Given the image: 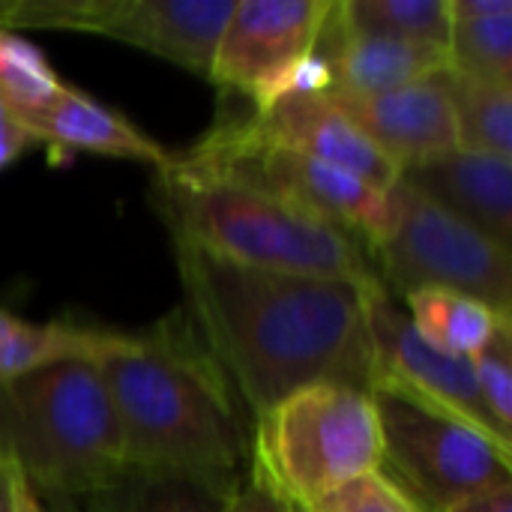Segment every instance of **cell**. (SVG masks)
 Returning <instances> with one entry per match:
<instances>
[{
	"label": "cell",
	"instance_id": "6da1fadb",
	"mask_svg": "<svg viewBox=\"0 0 512 512\" xmlns=\"http://www.w3.org/2000/svg\"><path fill=\"white\" fill-rule=\"evenodd\" d=\"M174 258L183 312L252 420L321 381L372 393L366 303L381 285L252 270L183 240H174Z\"/></svg>",
	"mask_w": 512,
	"mask_h": 512
},
{
	"label": "cell",
	"instance_id": "7a4b0ae2",
	"mask_svg": "<svg viewBox=\"0 0 512 512\" xmlns=\"http://www.w3.org/2000/svg\"><path fill=\"white\" fill-rule=\"evenodd\" d=\"M99 369L132 471L180 474L228 489L252 471V414L186 312L135 333L132 345Z\"/></svg>",
	"mask_w": 512,
	"mask_h": 512
},
{
	"label": "cell",
	"instance_id": "3957f363",
	"mask_svg": "<svg viewBox=\"0 0 512 512\" xmlns=\"http://www.w3.org/2000/svg\"><path fill=\"white\" fill-rule=\"evenodd\" d=\"M153 204L174 240L240 267L381 285L369 249L345 228L264 183L204 165L189 153L156 171Z\"/></svg>",
	"mask_w": 512,
	"mask_h": 512
},
{
	"label": "cell",
	"instance_id": "277c9868",
	"mask_svg": "<svg viewBox=\"0 0 512 512\" xmlns=\"http://www.w3.org/2000/svg\"><path fill=\"white\" fill-rule=\"evenodd\" d=\"M0 453L36 495L78 501L117 483L126 444L93 360H63L0 384Z\"/></svg>",
	"mask_w": 512,
	"mask_h": 512
},
{
	"label": "cell",
	"instance_id": "5b68a950",
	"mask_svg": "<svg viewBox=\"0 0 512 512\" xmlns=\"http://www.w3.org/2000/svg\"><path fill=\"white\" fill-rule=\"evenodd\" d=\"M252 468L297 507L381 468V426L369 390L321 381L252 420Z\"/></svg>",
	"mask_w": 512,
	"mask_h": 512
},
{
	"label": "cell",
	"instance_id": "8992f818",
	"mask_svg": "<svg viewBox=\"0 0 512 512\" xmlns=\"http://www.w3.org/2000/svg\"><path fill=\"white\" fill-rule=\"evenodd\" d=\"M390 228L369 246L387 294L444 288L512 318V249L498 246L402 177L390 189Z\"/></svg>",
	"mask_w": 512,
	"mask_h": 512
},
{
	"label": "cell",
	"instance_id": "52a82bcc",
	"mask_svg": "<svg viewBox=\"0 0 512 512\" xmlns=\"http://www.w3.org/2000/svg\"><path fill=\"white\" fill-rule=\"evenodd\" d=\"M381 426V474L420 512H447L462 498L512 480V450L480 429L393 387H372Z\"/></svg>",
	"mask_w": 512,
	"mask_h": 512
},
{
	"label": "cell",
	"instance_id": "ba28073f",
	"mask_svg": "<svg viewBox=\"0 0 512 512\" xmlns=\"http://www.w3.org/2000/svg\"><path fill=\"white\" fill-rule=\"evenodd\" d=\"M189 156L264 183L267 189L345 228L366 249L375 246L390 228V192H381L372 183L306 153L261 141L243 126V120L216 126L189 150Z\"/></svg>",
	"mask_w": 512,
	"mask_h": 512
},
{
	"label": "cell",
	"instance_id": "9c48e42d",
	"mask_svg": "<svg viewBox=\"0 0 512 512\" xmlns=\"http://www.w3.org/2000/svg\"><path fill=\"white\" fill-rule=\"evenodd\" d=\"M234 0H15L9 27L96 33L210 75Z\"/></svg>",
	"mask_w": 512,
	"mask_h": 512
},
{
	"label": "cell",
	"instance_id": "30bf717a",
	"mask_svg": "<svg viewBox=\"0 0 512 512\" xmlns=\"http://www.w3.org/2000/svg\"><path fill=\"white\" fill-rule=\"evenodd\" d=\"M330 6L333 0H234L207 78L264 111L315 51Z\"/></svg>",
	"mask_w": 512,
	"mask_h": 512
},
{
	"label": "cell",
	"instance_id": "8fae6325",
	"mask_svg": "<svg viewBox=\"0 0 512 512\" xmlns=\"http://www.w3.org/2000/svg\"><path fill=\"white\" fill-rule=\"evenodd\" d=\"M366 324L372 342L375 387H393L429 408H438L480 429L492 441L512 450V438L498 429L480 399L471 360L450 357L420 339L405 309L393 300V294L384 291V285L369 294Z\"/></svg>",
	"mask_w": 512,
	"mask_h": 512
},
{
	"label": "cell",
	"instance_id": "7c38bea8",
	"mask_svg": "<svg viewBox=\"0 0 512 512\" xmlns=\"http://www.w3.org/2000/svg\"><path fill=\"white\" fill-rule=\"evenodd\" d=\"M327 99L375 144V150L387 162L399 168V174L405 168L459 150L456 114L444 84V72L378 96Z\"/></svg>",
	"mask_w": 512,
	"mask_h": 512
},
{
	"label": "cell",
	"instance_id": "4fadbf2b",
	"mask_svg": "<svg viewBox=\"0 0 512 512\" xmlns=\"http://www.w3.org/2000/svg\"><path fill=\"white\" fill-rule=\"evenodd\" d=\"M243 126L261 141L342 168L381 192H390L399 180V168L327 96H285L264 111H252Z\"/></svg>",
	"mask_w": 512,
	"mask_h": 512
},
{
	"label": "cell",
	"instance_id": "5bb4252c",
	"mask_svg": "<svg viewBox=\"0 0 512 512\" xmlns=\"http://www.w3.org/2000/svg\"><path fill=\"white\" fill-rule=\"evenodd\" d=\"M315 54L330 69V90L324 96L342 99L378 96L405 84L435 78L447 69V48L351 33L339 24L333 6L321 27Z\"/></svg>",
	"mask_w": 512,
	"mask_h": 512
},
{
	"label": "cell",
	"instance_id": "9a60e30c",
	"mask_svg": "<svg viewBox=\"0 0 512 512\" xmlns=\"http://www.w3.org/2000/svg\"><path fill=\"white\" fill-rule=\"evenodd\" d=\"M399 177L498 246H512V159L453 150Z\"/></svg>",
	"mask_w": 512,
	"mask_h": 512
},
{
	"label": "cell",
	"instance_id": "2e32d148",
	"mask_svg": "<svg viewBox=\"0 0 512 512\" xmlns=\"http://www.w3.org/2000/svg\"><path fill=\"white\" fill-rule=\"evenodd\" d=\"M24 126L33 132L36 144H48L54 150H75V153H96L111 159H135L144 165H153L156 171L168 168L174 162V153L165 150L159 141L144 135L135 123H129L114 108L96 102L93 96L63 87V93L24 120Z\"/></svg>",
	"mask_w": 512,
	"mask_h": 512
},
{
	"label": "cell",
	"instance_id": "e0dca14e",
	"mask_svg": "<svg viewBox=\"0 0 512 512\" xmlns=\"http://www.w3.org/2000/svg\"><path fill=\"white\" fill-rule=\"evenodd\" d=\"M135 336L93 330L69 321H24L0 309V384L63 360L102 363L132 345Z\"/></svg>",
	"mask_w": 512,
	"mask_h": 512
},
{
	"label": "cell",
	"instance_id": "ac0fdd59",
	"mask_svg": "<svg viewBox=\"0 0 512 512\" xmlns=\"http://www.w3.org/2000/svg\"><path fill=\"white\" fill-rule=\"evenodd\" d=\"M402 303L420 339L459 360H474L501 330L512 327V318L459 291L426 288L405 294Z\"/></svg>",
	"mask_w": 512,
	"mask_h": 512
},
{
	"label": "cell",
	"instance_id": "d6986e66",
	"mask_svg": "<svg viewBox=\"0 0 512 512\" xmlns=\"http://www.w3.org/2000/svg\"><path fill=\"white\" fill-rule=\"evenodd\" d=\"M234 489L195 477L129 468L117 483L78 498V504L81 512H228Z\"/></svg>",
	"mask_w": 512,
	"mask_h": 512
},
{
	"label": "cell",
	"instance_id": "ffe728a7",
	"mask_svg": "<svg viewBox=\"0 0 512 512\" xmlns=\"http://www.w3.org/2000/svg\"><path fill=\"white\" fill-rule=\"evenodd\" d=\"M459 150L512 159V84L468 81L444 69Z\"/></svg>",
	"mask_w": 512,
	"mask_h": 512
},
{
	"label": "cell",
	"instance_id": "44dd1931",
	"mask_svg": "<svg viewBox=\"0 0 512 512\" xmlns=\"http://www.w3.org/2000/svg\"><path fill=\"white\" fill-rule=\"evenodd\" d=\"M333 15L351 33L447 48V0H333Z\"/></svg>",
	"mask_w": 512,
	"mask_h": 512
},
{
	"label": "cell",
	"instance_id": "7402d4cb",
	"mask_svg": "<svg viewBox=\"0 0 512 512\" xmlns=\"http://www.w3.org/2000/svg\"><path fill=\"white\" fill-rule=\"evenodd\" d=\"M447 72L468 81L512 84V12L450 21Z\"/></svg>",
	"mask_w": 512,
	"mask_h": 512
},
{
	"label": "cell",
	"instance_id": "603a6c76",
	"mask_svg": "<svg viewBox=\"0 0 512 512\" xmlns=\"http://www.w3.org/2000/svg\"><path fill=\"white\" fill-rule=\"evenodd\" d=\"M66 81L51 69L45 54L15 36L12 30H0V105L15 114L21 123L48 108Z\"/></svg>",
	"mask_w": 512,
	"mask_h": 512
},
{
	"label": "cell",
	"instance_id": "cb8c5ba5",
	"mask_svg": "<svg viewBox=\"0 0 512 512\" xmlns=\"http://www.w3.org/2000/svg\"><path fill=\"white\" fill-rule=\"evenodd\" d=\"M480 399L498 429L512 438V327L501 330L474 360Z\"/></svg>",
	"mask_w": 512,
	"mask_h": 512
},
{
	"label": "cell",
	"instance_id": "d4e9b609",
	"mask_svg": "<svg viewBox=\"0 0 512 512\" xmlns=\"http://www.w3.org/2000/svg\"><path fill=\"white\" fill-rule=\"evenodd\" d=\"M306 512H420L414 501L390 483L381 471H372L327 498L315 501L312 507H303Z\"/></svg>",
	"mask_w": 512,
	"mask_h": 512
},
{
	"label": "cell",
	"instance_id": "484cf974",
	"mask_svg": "<svg viewBox=\"0 0 512 512\" xmlns=\"http://www.w3.org/2000/svg\"><path fill=\"white\" fill-rule=\"evenodd\" d=\"M228 512H291V504L252 468L231 492Z\"/></svg>",
	"mask_w": 512,
	"mask_h": 512
},
{
	"label": "cell",
	"instance_id": "4316f807",
	"mask_svg": "<svg viewBox=\"0 0 512 512\" xmlns=\"http://www.w3.org/2000/svg\"><path fill=\"white\" fill-rule=\"evenodd\" d=\"M30 147H36L33 132L15 114H9L0 105V171H6L12 162H18L21 153L30 150Z\"/></svg>",
	"mask_w": 512,
	"mask_h": 512
},
{
	"label": "cell",
	"instance_id": "83f0119b",
	"mask_svg": "<svg viewBox=\"0 0 512 512\" xmlns=\"http://www.w3.org/2000/svg\"><path fill=\"white\" fill-rule=\"evenodd\" d=\"M447 512H512V480L486 486L468 498H462L456 507Z\"/></svg>",
	"mask_w": 512,
	"mask_h": 512
},
{
	"label": "cell",
	"instance_id": "f1b7e54d",
	"mask_svg": "<svg viewBox=\"0 0 512 512\" xmlns=\"http://www.w3.org/2000/svg\"><path fill=\"white\" fill-rule=\"evenodd\" d=\"M447 12H450V21L489 18V15L512 12V0H447Z\"/></svg>",
	"mask_w": 512,
	"mask_h": 512
},
{
	"label": "cell",
	"instance_id": "f546056e",
	"mask_svg": "<svg viewBox=\"0 0 512 512\" xmlns=\"http://www.w3.org/2000/svg\"><path fill=\"white\" fill-rule=\"evenodd\" d=\"M12 492H15V512H48L45 510V504H42V498H39V495L27 486V480L18 474V468H15Z\"/></svg>",
	"mask_w": 512,
	"mask_h": 512
},
{
	"label": "cell",
	"instance_id": "4dcf8cb0",
	"mask_svg": "<svg viewBox=\"0 0 512 512\" xmlns=\"http://www.w3.org/2000/svg\"><path fill=\"white\" fill-rule=\"evenodd\" d=\"M12 483H15V465L9 456L0 453V512H15V492H12Z\"/></svg>",
	"mask_w": 512,
	"mask_h": 512
},
{
	"label": "cell",
	"instance_id": "1f68e13d",
	"mask_svg": "<svg viewBox=\"0 0 512 512\" xmlns=\"http://www.w3.org/2000/svg\"><path fill=\"white\" fill-rule=\"evenodd\" d=\"M12 9H15V0H0V30H9V24H12Z\"/></svg>",
	"mask_w": 512,
	"mask_h": 512
},
{
	"label": "cell",
	"instance_id": "d6a6232c",
	"mask_svg": "<svg viewBox=\"0 0 512 512\" xmlns=\"http://www.w3.org/2000/svg\"><path fill=\"white\" fill-rule=\"evenodd\" d=\"M291 512H306L303 507H297V504H291Z\"/></svg>",
	"mask_w": 512,
	"mask_h": 512
}]
</instances>
